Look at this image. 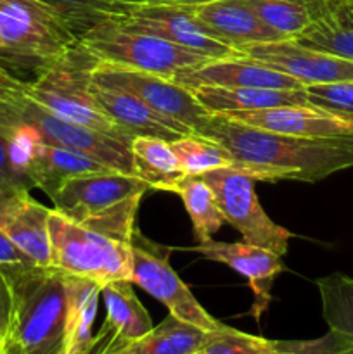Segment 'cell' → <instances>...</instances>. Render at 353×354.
I'll return each mask as SVG.
<instances>
[{
  "label": "cell",
  "instance_id": "6da1fadb",
  "mask_svg": "<svg viewBox=\"0 0 353 354\" xmlns=\"http://www.w3.org/2000/svg\"><path fill=\"white\" fill-rule=\"evenodd\" d=\"M194 133L224 145L232 156V168L262 182L294 180L314 183L353 168V152L331 138L273 133L220 114H208Z\"/></svg>",
  "mask_w": 353,
  "mask_h": 354
},
{
  "label": "cell",
  "instance_id": "7a4b0ae2",
  "mask_svg": "<svg viewBox=\"0 0 353 354\" xmlns=\"http://www.w3.org/2000/svg\"><path fill=\"white\" fill-rule=\"evenodd\" d=\"M12 299L9 334L26 354H64L68 277L52 266H0Z\"/></svg>",
  "mask_w": 353,
  "mask_h": 354
},
{
  "label": "cell",
  "instance_id": "3957f363",
  "mask_svg": "<svg viewBox=\"0 0 353 354\" xmlns=\"http://www.w3.org/2000/svg\"><path fill=\"white\" fill-rule=\"evenodd\" d=\"M97 62L99 59L78 41L40 69L33 82H24L23 92L62 120L132 144L134 138L111 121L93 99L92 71Z\"/></svg>",
  "mask_w": 353,
  "mask_h": 354
},
{
  "label": "cell",
  "instance_id": "277c9868",
  "mask_svg": "<svg viewBox=\"0 0 353 354\" xmlns=\"http://www.w3.org/2000/svg\"><path fill=\"white\" fill-rule=\"evenodd\" d=\"M51 266L66 275L82 277L100 287L114 280L132 282V242L90 225L78 223L51 209Z\"/></svg>",
  "mask_w": 353,
  "mask_h": 354
},
{
  "label": "cell",
  "instance_id": "5b68a950",
  "mask_svg": "<svg viewBox=\"0 0 353 354\" xmlns=\"http://www.w3.org/2000/svg\"><path fill=\"white\" fill-rule=\"evenodd\" d=\"M78 41L100 62L152 73L170 80L183 69L210 61L206 55L187 50L165 38L130 30L111 17L83 31Z\"/></svg>",
  "mask_w": 353,
  "mask_h": 354
},
{
  "label": "cell",
  "instance_id": "8992f818",
  "mask_svg": "<svg viewBox=\"0 0 353 354\" xmlns=\"http://www.w3.org/2000/svg\"><path fill=\"white\" fill-rule=\"evenodd\" d=\"M24 86V85H23ZM0 120L31 128L42 142L90 156L114 171L134 175L128 142L71 123L17 90H0Z\"/></svg>",
  "mask_w": 353,
  "mask_h": 354
},
{
  "label": "cell",
  "instance_id": "52a82bcc",
  "mask_svg": "<svg viewBox=\"0 0 353 354\" xmlns=\"http://www.w3.org/2000/svg\"><path fill=\"white\" fill-rule=\"evenodd\" d=\"M0 52L40 71L78 44V33L38 0H0Z\"/></svg>",
  "mask_w": 353,
  "mask_h": 354
},
{
  "label": "cell",
  "instance_id": "ba28073f",
  "mask_svg": "<svg viewBox=\"0 0 353 354\" xmlns=\"http://www.w3.org/2000/svg\"><path fill=\"white\" fill-rule=\"evenodd\" d=\"M210 185L218 209L225 221L241 234L242 241L258 248L269 249L279 256L287 254L293 234L273 223L260 204L255 190V178L227 166L201 175Z\"/></svg>",
  "mask_w": 353,
  "mask_h": 354
},
{
  "label": "cell",
  "instance_id": "9c48e42d",
  "mask_svg": "<svg viewBox=\"0 0 353 354\" xmlns=\"http://www.w3.org/2000/svg\"><path fill=\"white\" fill-rule=\"evenodd\" d=\"M170 252L172 249L149 241L135 228L132 237V283L165 304L170 315L179 320L204 332L221 330L225 325L201 306L187 283L170 266Z\"/></svg>",
  "mask_w": 353,
  "mask_h": 354
},
{
  "label": "cell",
  "instance_id": "30bf717a",
  "mask_svg": "<svg viewBox=\"0 0 353 354\" xmlns=\"http://www.w3.org/2000/svg\"><path fill=\"white\" fill-rule=\"evenodd\" d=\"M147 190V183L137 176L107 169L69 178L48 199L55 211L78 223H87L128 207H138Z\"/></svg>",
  "mask_w": 353,
  "mask_h": 354
},
{
  "label": "cell",
  "instance_id": "8fae6325",
  "mask_svg": "<svg viewBox=\"0 0 353 354\" xmlns=\"http://www.w3.org/2000/svg\"><path fill=\"white\" fill-rule=\"evenodd\" d=\"M118 6H120L118 12L109 17L130 30L165 38L172 44L210 59H227L239 55L234 48L227 47L208 33L206 28L197 21L194 7L152 2H130L118 3Z\"/></svg>",
  "mask_w": 353,
  "mask_h": 354
},
{
  "label": "cell",
  "instance_id": "7c38bea8",
  "mask_svg": "<svg viewBox=\"0 0 353 354\" xmlns=\"http://www.w3.org/2000/svg\"><path fill=\"white\" fill-rule=\"evenodd\" d=\"M92 82L100 86L125 90L152 107L156 113L176 123L185 124L192 131H196V128L210 114L197 102L189 88L179 85L175 80L152 75V73L121 68V66L99 61L92 71Z\"/></svg>",
  "mask_w": 353,
  "mask_h": 354
},
{
  "label": "cell",
  "instance_id": "4fadbf2b",
  "mask_svg": "<svg viewBox=\"0 0 353 354\" xmlns=\"http://www.w3.org/2000/svg\"><path fill=\"white\" fill-rule=\"evenodd\" d=\"M239 54L293 76L303 86L353 82V61L301 47L294 40L249 45Z\"/></svg>",
  "mask_w": 353,
  "mask_h": 354
},
{
  "label": "cell",
  "instance_id": "5bb4252c",
  "mask_svg": "<svg viewBox=\"0 0 353 354\" xmlns=\"http://www.w3.org/2000/svg\"><path fill=\"white\" fill-rule=\"evenodd\" d=\"M48 216L28 189L0 185V230L38 266H51Z\"/></svg>",
  "mask_w": 353,
  "mask_h": 354
},
{
  "label": "cell",
  "instance_id": "9a60e30c",
  "mask_svg": "<svg viewBox=\"0 0 353 354\" xmlns=\"http://www.w3.org/2000/svg\"><path fill=\"white\" fill-rule=\"evenodd\" d=\"M192 251L199 252L201 256L211 259V261L224 263L248 280L253 296H255L251 315L256 322H260V318L272 301L270 292H272L273 280L284 270L282 256L275 254L269 249L248 244L244 241L218 242L213 239L199 245H194Z\"/></svg>",
  "mask_w": 353,
  "mask_h": 354
},
{
  "label": "cell",
  "instance_id": "2e32d148",
  "mask_svg": "<svg viewBox=\"0 0 353 354\" xmlns=\"http://www.w3.org/2000/svg\"><path fill=\"white\" fill-rule=\"evenodd\" d=\"M173 80L185 88L201 85L228 86V88L232 86L273 90L305 88L293 76L241 54L227 59H210L199 66L183 69Z\"/></svg>",
  "mask_w": 353,
  "mask_h": 354
},
{
  "label": "cell",
  "instance_id": "e0dca14e",
  "mask_svg": "<svg viewBox=\"0 0 353 354\" xmlns=\"http://www.w3.org/2000/svg\"><path fill=\"white\" fill-rule=\"evenodd\" d=\"M220 116L260 130L301 138H334L353 131L352 121L325 113L310 104L279 106L258 111H234Z\"/></svg>",
  "mask_w": 353,
  "mask_h": 354
},
{
  "label": "cell",
  "instance_id": "ac0fdd59",
  "mask_svg": "<svg viewBox=\"0 0 353 354\" xmlns=\"http://www.w3.org/2000/svg\"><path fill=\"white\" fill-rule=\"evenodd\" d=\"M194 14L211 37L235 52L249 45L287 40L266 26L244 0H215L194 7Z\"/></svg>",
  "mask_w": 353,
  "mask_h": 354
},
{
  "label": "cell",
  "instance_id": "d6986e66",
  "mask_svg": "<svg viewBox=\"0 0 353 354\" xmlns=\"http://www.w3.org/2000/svg\"><path fill=\"white\" fill-rule=\"evenodd\" d=\"M92 93L100 111L130 138L156 137L172 142L183 135L194 133L189 127L156 113L152 107L125 90L100 86L92 82Z\"/></svg>",
  "mask_w": 353,
  "mask_h": 354
},
{
  "label": "cell",
  "instance_id": "ffe728a7",
  "mask_svg": "<svg viewBox=\"0 0 353 354\" xmlns=\"http://www.w3.org/2000/svg\"><path fill=\"white\" fill-rule=\"evenodd\" d=\"M107 166L90 156L61 145L37 140L26 159V173L35 189H40L48 197L57 192L62 183L87 173L107 171Z\"/></svg>",
  "mask_w": 353,
  "mask_h": 354
},
{
  "label": "cell",
  "instance_id": "44dd1931",
  "mask_svg": "<svg viewBox=\"0 0 353 354\" xmlns=\"http://www.w3.org/2000/svg\"><path fill=\"white\" fill-rule=\"evenodd\" d=\"M197 102L210 114H225L234 111H258L279 106L308 104L303 90L246 88V86H213L201 85L189 88Z\"/></svg>",
  "mask_w": 353,
  "mask_h": 354
},
{
  "label": "cell",
  "instance_id": "7402d4cb",
  "mask_svg": "<svg viewBox=\"0 0 353 354\" xmlns=\"http://www.w3.org/2000/svg\"><path fill=\"white\" fill-rule=\"evenodd\" d=\"M68 277V310L64 327V354H89L93 346L92 325L99 306L100 286L82 277Z\"/></svg>",
  "mask_w": 353,
  "mask_h": 354
},
{
  "label": "cell",
  "instance_id": "603a6c76",
  "mask_svg": "<svg viewBox=\"0 0 353 354\" xmlns=\"http://www.w3.org/2000/svg\"><path fill=\"white\" fill-rule=\"evenodd\" d=\"M100 296L106 304L104 324L118 339L134 342L152 330V322L145 308L135 296L130 280H114L100 287Z\"/></svg>",
  "mask_w": 353,
  "mask_h": 354
},
{
  "label": "cell",
  "instance_id": "cb8c5ba5",
  "mask_svg": "<svg viewBox=\"0 0 353 354\" xmlns=\"http://www.w3.org/2000/svg\"><path fill=\"white\" fill-rule=\"evenodd\" d=\"M291 40L301 47L353 61V3H343L315 17Z\"/></svg>",
  "mask_w": 353,
  "mask_h": 354
},
{
  "label": "cell",
  "instance_id": "d4e9b609",
  "mask_svg": "<svg viewBox=\"0 0 353 354\" xmlns=\"http://www.w3.org/2000/svg\"><path fill=\"white\" fill-rule=\"evenodd\" d=\"M134 176L147 183L149 189L170 192L183 178L176 156L168 140L156 137H135L130 145Z\"/></svg>",
  "mask_w": 353,
  "mask_h": 354
},
{
  "label": "cell",
  "instance_id": "484cf974",
  "mask_svg": "<svg viewBox=\"0 0 353 354\" xmlns=\"http://www.w3.org/2000/svg\"><path fill=\"white\" fill-rule=\"evenodd\" d=\"M210 332L168 315L158 327L138 341L130 342L123 354H197Z\"/></svg>",
  "mask_w": 353,
  "mask_h": 354
},
{
  "label": "cell",
  "instance_id": "4316f807",
  "mask_svg": "<svg viewBox=\"0 0 353 354\" xmlns=\"http://www.w3.org/2000/svg\"><path fill=\"white\" fill-rule=\"evenodd\" d=\"M170 192L176 194L182 199L187 214L192 221L196 241L199 244L211 241L225 223V218L218 209L210 185L201 176H183L170 189Z\"/></svg>",
  "mask_w": 353,
  "mask_h": 354
},
{
  "label": "cell",
  "instance_id": "83f0119b",
  "mask_svg": "<svg viewBox=\"0 0 353 354\" xmlns=\"http://www.w3.org/2000/svg\"><path fill=\"white\" fill-rule=\"evenodd\" d=\"M322 301V315L329 330L353 346V279L331 273L315 280Z\"/></svg>",
  "mask_w": 353,
  "mask_h": 354
},
{
  "label": "cell",
  "instance_id": "f1b7e54d",
  "mask_svg": "<svg viewBox=\"0 0 353 354\" xmlns=\"http://www.w3.org/2000/svg\"><path fill=\"white\" fill-rule=\"evenodd\" d=\"M170 144L185 176H201L211 169L232 166V156L227 149L203 135H183Z\"/></svg>",
  "mask_w": 353,
  "mask_h": 354
},
{
  "label": "cell",
  "instance_id": "f546056e",
  "mask_svg": "<svg viewBox=\"0 0 353 354\" xmlns=\"http://www.w3.org/2000/svg\"><path fill=\"white\" fill-rule=\"evenodd\" d=\"M244 2L266 26L287 40L298 37L314 21V16L307 7L289 0H244Z\"/></svg>",
  "mask_w": 353,
  "mask_h": 354
},
{
  "label": "cell",
  "instance_id": "4dcf8cb0",
  "mask_svg": "<svg viewBox=\"0 0 353 354\" xmlns=\"http://www.w3.org/2000/svg\"><path fill=\"white\" fill-rule=\"evenodd\" d=\"M197 354H293L284 341L249 335L225 325L221 330L210 332L206 344Z\"/></svg>",
  "mask_w": 353,
  "mask_h": 354
},
{
  "label": "cell",
  "instance_id": "1f68e13d",
  "mask_svg": "<svg viewBox=\"0 0 353 354\" xmlns=\"http://www.w3.org/2000/svg\"><path fill=\"white\" fill-rule=\"evenodd\" d=\"M64 17L80 35L99 21L118 12L120 6L114 0H38Z\"/></svg>",
  "mask_w": 353,
  "mask_h": 354
},
{
  "label": "cell",
  "instance_id": "d6a6232c",
  "mask_svg": "<svg viewBox=\"0 0 353 354\" xmlns=\"http://www.w3.org/2000/svg\"><path fill=\"white\" fill-rule=\"evenodd\" d=\"M305 93L310 106L353 123V82L307 85Z\"/></svg>",
  "mask_w": 353,
  "mask_h": 354
},
{
  "label": "cell",
  "instance_id": "836d02e7",
  "mask_svg": "<svg viewBox=\"0 0 353 354\" xmlns=\"http://www.w3.org/2000/svg\"><path fill=\"white\" fill-rule=\"evenodd\" d=\"M0 185L35 189L26 173V154L16 140L0 128Z\"/></svg>",
  "mask_w": 353,
  "mask_h": 354
},
{
  "label": "cell",
  "instance_id": "e575fe53",
  "mask_svg": "<svg viewBox=\"0 0 353 354\" xmlns=\"http://www.w3.org/2000/svg\"><path fill=\"white\" fill-rule=\"evenodd\" d=\"M128 342L121 341L114 335V332L107 327L106 324L102 325L99 332L93 337V346L89 354H123V349L127 348Z\"/></svg>",
  "mask_w": 353,
  "mask_h": 354
},
{
  "label": "cell",
  "instance_id": "d590c367",
  "mask_svg": "<svg viewBox=\"0 0 353 354\" xmlns=\"http://www.w3.org/2000/svg\"><path fill=\"white\" fill-rule=\"evenodd\" d=\"M12 265H35L21 249H17L0 230V266Z\"/></svg>",
  "mask_w": 353,
  "mask_h": 354
},
{
  "label": "cell",
  "instance_id": "8d00e7d4",
  "mask_svg": "<svg viewBox=\"0 0 353 354\" xmlns=\"http://www.w3.org/2000/svg\"><path fill=\"white\" fill-rule=\"evenodd\" d=\"M10 315H12V299H10V289L7 283L6 275L0 270V328L9 334Z\"/></svg>",
  "mask_w": 353,
  "mask_h": 354
},
{
  "label": "cell",
  "instance_id": "74e56055",
  "mask_svg": "<svg viewBox=\"0 0 353 354\" xmlns=\"http://www.w3.org/2000/svg\"><path fill=\"white\" fill-rule=\"evenodd\" d=\"M289 2L300 3V6L307 7L315 19V17L322 16V14L329 12V10L336 9V7L343 6V3H348L350 0H289Z\"/></svg>",
  "mask_w": 353,
  "mask_h": 354
},
{
  "label": "cell",
  "instance_id": "f35d334b",
  "mask_svg": "<svg viewBox=\"0 0 353 354\" xmlns=\"http://www.w3.org/2000/svg\"><path fill=\"white\" fill-rule=\"evenodd\" d=\"M23 80L12 76L3 66H0V90H17L23 88Z\"/></svg>",
  "mask_w": 353,
  "mask_h": 354
},
{
  "label": "cell",
  "instance_id": "ab89813d",
  "mask_svg": "<svg viewBox=\"0 0 353 354\" xmlns=\"http://www.w3.org/2000/svg\"><path fill=\"white\" fill-rule=\"evenodd\" d=\"M0 354H26L24 353V348L21 346V342L17 341L14 335L7 334L6 341L0 346Z\"/></svg>",
  "mask_w": 353,
  "mask_h": 354
},
{
  "label": "cell",
  "instance_id": "60d3db41",
  "mask_svg": "<svg viewBox=\"0 0 353 354\" xmlns=\"http://www.w3.org/2000/svg\"><path fill=\"white\" fill-rule=\"evenodd\" d=\"M137 2H152V3H170V6H183V7H197L203 3L215 2V0H137ZM130 3V2H128Z\"/></svg>",
  "mask_w": 353,
  "mask_h": 354
},
{
  "label": "cell",
  "instance_id": "b9f144b4",
  "mask_svg": "<svg viewBox=\"0 0 353 354\" xmlns=\"http://www.w3.org/2000/svg\"><path fill=\"white\" fill-rule=\"evenodd\" d=\"M331 140L336 142V144H339L341 147L348 149L350 152H353V131H348V133L345 135H339V137L331 138Z\"/></svg>",
  "mask_w": 353,
  "mask_h": 354
},
{
  "label": "cell",
  "instance_id": "7bdbcfd3",
  "mask_svg": "<svg viewBox=\"0 0 353 354\" xmlns=\"http://www.w3.org/2000/svg\"><path fill=\"white\" fill-rule=\"evenodd\" d=\"M6 337H7V334L2 330V328H0V346L3 344V341H6Z\"/></svg>",
  "mask_w": 353,
  "mask_h": 354
},
{
  "label": "cell",
  "instance_id": "ee69618b",
  "mask_svg": "<svg viewBox=\"0 0 353 354\" xmlns=\"http://www.w3.org/2000/svg\"><path fill=\"white\" fill-rule=\"evenodd\" d=\"M118 3H128V2H137V0H114Z\"/></svg>",
  "mask_w": 353,
  "mask_h": 354
},
{
  "label": "cell",
  "instance_id": "f6af8a7d",
  "mask_svg": "<svg viewBox=\"0 0 353 354\" xmlns=\"http://www.w3.org/2000/svg\"><path fill=\"white\" fill-rule=\"evenodd\" d=\"M0 48H2V40H0Z\"/></svg>",
  "mask_w": 353,
  "mask_h": 354
},
{
  "label": "cell",
  "instance_id": "bcb514c9",
  "mask_svg": "<svg viewBox=\"0 0 353 354\" xmlns=\"http://www.w3.org/2000/svg\"><path fill=\"white\" fill-rule=\"evenodd\" d=\"M350 2H352V3H353V0H350Z\"/></svg>",
  "mask_w": 353,
  "mask_h": 354
}]
</instances>
